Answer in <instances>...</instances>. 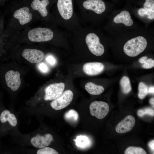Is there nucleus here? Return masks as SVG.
Segmentation results:
<instances>
[{"label":"nucleus","instance_id":"bb28decb","mask_svg":"<svg viewBox=\"0 0 154 154\" xmlns=\"http://www.w3.org/2000/svg\"><path fill=\"white\" fill-rule=\"evenodd\" d=\"M143 6L144 9L154 12V0H145Z\"/></svg>","mask_w":154,"mask_h":154},{"label":"nucleus","instance_id":"72a5a7b5","mask_svg":"<svg viewBox=\"0 0 154 154\" xmlns=\"http://www.w3.org/2000/svg\"><path fill=\"white\" fill-rule=\"evenodd\" d=\"M149 102L151 104L153 105L154 104V98H151L149 100Z\"/></svg>","mask_w":154,"mask_h":154},{"label":"nucleus","instance_id":"1a4fd4ad","mask_svg":"<svg viewBox=\"0 0 154 154\" xmlns=\"http://www.w3.org/2000/svg\"><path fill=\"white\" fill-rule=\"evenodd\" d=\"M22 55L31 63H38L42 60L44 57V54L42 51L29 48L24 49L22 52Z\"/></svg>","mask_w":154,"mask_h":154},{"label":"nucleus","instance_id":"0eeeda50","mask_svg":"<svg viewBox=\"0 0 154 154\" xmlns=\"http://www.w3.org/2000/svg\"><path fill=\"white\" fill-rule=\"evenodd\" d=\"M5 79L7 86L13 91L17 90L20 86V74L18 71L13 70L8 71L5 73Z\"/></svg>","mask_w":154,"mask_h":154},{"label":"nucleus","instance_id":"f8f14e48","mask_svg":"<svg viewBox=\"0 0 154 154\" xmlns=\"http://www.w3.org/2000/svg\"><path fill=\"white\" fill-rule=\"evenodd\" d=\"M104 66L102 63L98 62H89L85 63L83 66L84 72L90 76L98 74L104 70Z\"/></svg>","mask_w":154,"mask_h":154},{"label":"nucleus","instance_id":"412c9836","mask_svg":"<svg viewBox=\"0 0 154 154\" xmlns=\"http://www.w3.org/2000/svg\"><path fill=\"white\" fill-rule=\"evenodd\" d=\"M65 120L70 123L76 122L78 119V115L75 110L71 109L67 112L64 115Z\"/></svg>","mask_w":154,"mask_h":154},{"label":"nucleus","instance_id":"c85d7f7f","mask_svg":"<svg viewBox=\"0 0 154 154\" xmlns=\"http://www.w3.org/2000/svg\"><path fill=\"white\" fill-rule=\"evenodd\" d=\"M37 68L41 72L43 73H47L49 70V68L48 66L46 64L43 62H39L37 64Z\"/></svg>","mask_w":154,"mask_h":154},{"label":"nucleus","instance_id":"a211bd4d","mask_svg":"<svg viewBox=\"0 0 154 154\" xmlns=\"http://www.w3.org/2000/svg\"><path fill=\"white\" fill-rule=\"evenodd\" d=\"M85 88L89 94L92 95H100L104 90L103 86L97 85L91 82H88L86 84Z\"/></svg>","mask_w":154,"mask_h":154},{"label":"nucleus","instance_id":"ddd939ff","mask_svg":"<svg viewBox=\"0 0 154 154\" xmlns=\"http://www.w3.org/2000/svg\"><path fill=\"white\" fill-rule=\"evenodd\" d=\"M84 7L88 10H90L96 13L100 14L106 9L104 3L102 0H87L83 3Z\"/></svg>","mask_w":154,"mask_h":154},{"label":"nucleus","instance_id":"6e6552de","mask_svg":"<svg viewBox=\"0 0 154 154\" xmlns=\"http://www.w3.org/2000/svg\"><path fill=\"white\" fill-rule=\"evenodd\" d=\"M57 6L62 17L65 20L70 19L73 12L72 0H58Z\"/></svg>","mask_w":154,"mask_h":154},{"label":"nucleus","instance_id":"7ed1b4c3","mask_svg":"<svg viewBox=\"0 0 154 154\" xmlns=\"http://www.w3.org/2000/svg\"><path fill=\"white\" fill-rule=\"evenodd\" d=\"M86 43L90 52L97 56H100L104 53V48L100 41L98 37L94 33H90L86 36Z\"/></svg>","mask_w":154,"mask_h":154},{"label":"nucleus","instance_id":"6ab92c4d","mask_svg":"<svg viewBox=\"0 0 154 154\" xmlns=\"http://www.w3.org/2000/svg\"><path fill=\"white\" fill-rule=\"evenodd\" d=\"M76 145L81 148L84 149L88 147L91 144L88 137L85 135L78 136L76 139L73 140Z\"/></svg>","mask_w":154,"mask_h":154},{"label":"nucleus","instance_id":"f3484780","mask_svg":"<svg viewBox=\"0 0 154 154\" xmlns=\"http://www.w3.org/2000/svg\"><path fill=\"white\" fill-rule=\"evenodd\" d=\"M0 121L2 123L8 122L12 126H15L17 124V120L15 116L9 110L3 111L0 115Z\"/></svg>","mask_w":154,"mask_h":154},{"label":"nucleus","instance_id":"a878e982","mask_svg":"<svg viewBox=\"0 0 154 154\" xmlns=\"http://www.w3.org/2000/svg\"><path fill=\"white\" fill-rule=\"evenodd\" d=\"M154 113V110L150 108H146L143 109L139 110L137 112V115L140 117H142L145 114L153 116Z\"/></svg>","mask_w":154,"mask_h":154},{"label":"nucleus","instance_id":"7c9ffc66","mask_svg":"<svg viewBox=\"0 0 154 154\" xmlns=\"http://www.w3.org/2000/svg\"><path fill=\"white\" fill-rule=\"evenodd\" d=\"M154 140L151 141L149 143V146L151 149L154 151Z\"/></svg>","mask_w":154,"mask_h":154},{"label":"nucleus","instance_id":"20e7f679","mask_svg":"<svg viewBox=\"0 0 154 154\" xmlns=\"http://www.w3.org/2000/svg\"><path fill=\"white\" fill-rule=\"evenodd\" d=\"M91 115L99 119H103L108 114L109 110L108 104L101 101H95L91 103L89 106Z\"/></svg>","mask_w":154,"mask_h":154},{"label":"nucleus","instance_id":"f257e3e1","mask_svg":"<svg viewBox=\"0 0 154 154\" xmlns=\"http://www.w3.org/2000/svg\"><path fill=\"white\" fill-rule=\"evenodd\" d=\"M147 45V41L145 37L138 36L128 40L124 45L123 50L128 56L135 57L144 51Z\"/></svg>","mask_w":154,"mask_h":154},{"label":"nucleus","instance_id":"c756f323","mask_svg":"<svg viewBox=\"0 0 154 154\" xmlns=\"http://www.w3.org/2000/svg\"><path fill=\"white\" fill-rule=\"evenodd\" d=\"M46 61L51 66H54L56 63V60L55 57L51 55H48L45 58Z\"/></svg>","mask_w":154,"mask_h":154},{"label":"nucleus","instance_id":"aec40b11","mask_svg":"<svg viewBox=\"0 0 154 154\" xmlns=\"http://www.w3.org/2000/svg\"><path fill=\"white\" fill-rule=\"evenodd\" d=\"M120 85L123 93L127 94L131 92L132 89L129 78L127 76H124L121 78Z\"/></svg>","mask_w":154,"mask_h":154},{"label":"nucleus","instance_id":"b1692460","mask_svg":"<svg viewBox=\"0 0 154 154\" xmlns=\"http://www.w3.org/2000/svg\"><path fill=\"white\" fill-rule=\"evenodd\" d=\"M138 14L139 15L142 17L147 16L148 18L150 19H154V12L144 8L139 9L138 11Z\"/></svg>","mask_w":154,"mask_h":154},{"label":"nucleus","instance_id":"dca6fc26","mask_svg":"<svg viewBox=\"0 0 154 154\" xmlns=\"http://www.w3.org/2000/svg\"><path fill=\"white\" fill-rule=\"evenodd\" d=\"M49 3L48 0H34L31 4V6L33 10L38 11L42 17H45L48 15L46 7Z\"/></svg>","mask_w":154,"mask_h":154},{"label":"nucleus","instance_id":"9d476101","mask_svg":"<svg viewBox=\"0 0 154 154\" xmlns=\"http://www.w3.org/2000/svg\"><path fill=\"white\" fill-rule=\"evenodd\" d=\"M53 139L52 135L49 133L43 135H38L31 139V143L35 147L40 149L49 146Z\"/></svg>","mask_w":154,"mask_h":154},{"label":"nucleus","instance_id":"2eb2a0df","mask_svg":"<svg viewBox=\"0 0 154 154\" xmlns=\"http://www.w3.org/2000/svg\"><path fill=\"white\" fill-rule=\"evenodd\" d=\"M113 21L116 23H123L127 26H131L133 23L129 13L126 10L122 11L116 15L113 19Z\"/></svg>","mask_w":154,"mask_h":154},{"label":"nucleus","instance_id":"2f4dec72","mask_svg":"<svg viewBox=\"0 0 154 154\" xmlns=\"http://www.w3.org/2000/svg\"><path fill=\"white\" fill-rule=\"evenodd\" d=\"M147 58V56H143L139 59V62L143 64Z\"/></svg>","mask_w":154,"mask_h":154},{"label":"nucleus","instance_id":"39448f33","mask_svg":"<svg viewBox=\"0 0 154 154\" xmlns=\"http://www.w3.org/2000/svg\"><path fill=\"white\" fill-rule=\"evenodd\" d=\"M73 97V92L70 90L65 91L58 97L50 103L51 107L54 110H59L68 106L71 102Z\"/></svg>","mask_w":154,"mask_h":154},{"label":"nucleus","instance_id":"473e14b6","mask_svg":"<svg viewBox=\"0 0 154 154\" xmlns=\"http://www.w3.org/2000/svg\"><path fill=\"white\" fill-rule=\"evenodd\" d=\"M148 93L154 94V86H152L149 87L148 88Z\"/></svg>","mask_w":154,"mask_h":154},{"label":"nucleus","instance_id":"f03ea898","mask_svg":"<svg viewBox=\"0 0 154 154\" xmlns=\"http://www.w3.org/2000/svg\"><path fill=\"white\" fill-rule=\"evenodd\" d=\"M28 37L29 40L32 42L47 41L52 38L53 33L49 29L38 27L30 30L28 33Z\"/></svg>","mask_w":154,"mask_h":154},{"label":"nucleus","instance_id":"9b49d317","mask_svg":"<svg viewBox=\"0 0 154 154\" xmlns=\"http://www.w3.org/2000/svg\"><path fill=\"white\" fill-rule=\"evenodd\" d=\"M135 123L134 117L132 116L128 115L117 124L116 127V131L120 133L129 132L132 129Z\"/></svg>","mask_w":154,"mask_h":154},{"label":"nucleus","instance_id":"423d86ee","mask_svg":"<svg viewBox=\"0 0 154 154\" xmlns=\"http://www.w3.org/2000/svg\"><path fill=\"white\" fill-rule=\"evenodd\" d=\"M65 85L63 82L51 84L45 89L44 99L48 101L54 100L59 97L63 93Z\"/></svg>","mask_w":154,"mask_h":154},{"label":"nucleus","instance_id":"393cba45","mask_svg":"<svg viewBox=\"0 0 154 154\" xmlns=\"http://www.w3.org/2000/svg\"><path fill=\"white\" fill-rule=\"evenodd\" d=\"M36 153L37 154H58V153L54 149L46 147L38 150Z\"/></svg>","mask_w":154,"mask_h":154},{"label":"nucleus","instance_id":"4be33fe9","mask_svg":"<svg viewBox=\"0 0 154 154\" xmlns=\"http://www.w3.org/2000/svg\"><path fill=\"white\" fill-rule=\"evenodd\" d=\"M138 96L140 99L144 98L148 93V88L144 83L140 82L138 86Z\"/></svg>","mask_w":154,"mask_h":154},{"label":"nucleus","instance_id":"5701e85b","mask_svg":"<svg viewBox=\"0 0 154 154\" xmlns=\"http://www.w3.org/2000/svg\"><path fill=\"white\" fill-rule=\"evenodd\" d=\"M124 153L125 154H146L147 153L142 148L129 147L125 150Z\"/></svg>","mask_w":154,"mask_h":154},{"label":"nucleus","instance_id":"cd10ccee","mask_svg":"<svg viewBox=\"0 0 154 154\" xmlns=\"http://www.w3.org/2000/svg\"><path fill=\"white\" fill-rule=\"evenodd\" d=\"M154 66V60L151 58H147L142 65L143 68L145 69H149Z\"/></svg>","mask_w":154,"mask_h":154},{"label":"nucleus","instance_id":"4468645a","mask_svg":"<svg viewBox=\"0 0 154 154\" xmlns=\"http://www.w3.org/2000/svg\"><path fill=\"white\" fill-rule=\"evenodd\" d=\"M29 12L27 7L21 8L15 11L13 16L19 20L21 25H24L29 23L32 19V15Z\"/></svg>","mask_w":154,"mask_h":154}]
</instances>
